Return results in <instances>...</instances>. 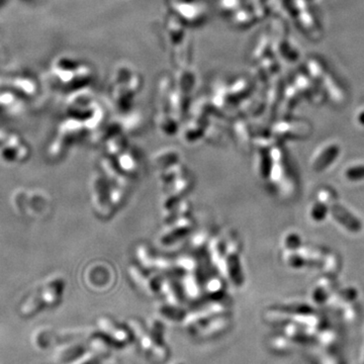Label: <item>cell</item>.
<instances>
[{
  "instance_id": "obj_2",
  "label": "cell",
  "mask_w": 364,
  "mask_h": 364,
  "mask_svg": "<svg viewBox=\"0 0 364 364\" xmlns=\"http://www.w3.org/2000/svg\"><path fill=\"white\" fill-rule=\"evenodd\" d=\"M186 25L172 12L166 17L165 20V33L167 42L174 49L178 47L186 39L185 32Z\"/></svg>"
},
{
  "instance_id": "obj_6",
  "label": "cell",
  "mask_w": 364,
  "mask_h": 364,
  "mask_svg": "<svg viewBox=\"0 0 364 364\" xmlns=\"http://www.w3.org/2000/svg\"><path fill=\"white\" fill-rule=\"evenodd\" d=\"M252 90V82L246 78L241 77L236 79L230 86H227V91L230 99H243L249 95Z\"/></svg>"
},
{
  "instance_id": "obj_16",
  "label": "cell",
  "mask_w": 364,
  "mask_h": 364,
  "mask_svg": "<svg viewBox=\"0 0 364 364\" xmlns=\"http://www.w3.org/2000/svg\"><path fill=\"white\" fill-rule=\"evenodd\" d=\"M358 122H359L362 126H364V112L360 113V115L358 116Z\"/></svg>"
},
{
  "instance_id": "obj_10",
  "label": "cell",
  "mask_w": 364,
  "mask_h": 364,
  "mask_svg": "<svg viewBox=\"0 0 364 364\" xmlns=\"http://www.w3.org/2000/svg\"><path fill=\"white\" fill-rule=\"evenodd\" d=\"M244 0H220L219 8L221 12L227 16H231L234 12L244 6Z\"/></svg>"
},
{
  "instance_id": "obj_5",
  "label": "cell",
  "mask_w": 364,
  "mask_h": 364,
  "mask_svg": "<svg viewBox=\"0 0 364 364\" xmlns=\"http://www.w3.org/2000/svg\"><path fill=\"white\" fill-rule=\"evenodd\" d=\"M174 80V86L182 92L188 94L194 86L195 75L190 66L178 67Z\"/></svg>"
},
{
  "instance_id": "obj_18",
  "label": "cell",
  "mask_w": 364,
  "mask_h": 364,
  "mask_svg": "<svg viewBox=\"0 0 364 364\" xmlns=\"http://www.w3.org/2000/svg\"><path fill=\"white\" fill-rule=\"evenodd\" d=\"M305 1H307V2H311V1H313V0H305Z\"/></svg>"
},
{
  "instance_id": "obj_12",
  "label": "cell",
  "mask_w": 364,
  "mask_h": 364,
  "mask_svg": "<svg viewBox=\"0 0 364 364\" xmlns=\"http://www.w3.org/2000/svg\"><path fill=\"white\" fill-rule=\"evenodd\" d=\"M345 176L348 180L359 181L364 179V165H357L350 167L346 170Z\"/></svg>"
},
{
  "instance_id": "obj_13",
  "label": "cell",
  "mask_w": 364,
  "mask_h": 364,
  "mask_svg": "<svg viewBox=\"0 0 364 364\" xmlns=\"http://www.w3.org/2000/svg\"><path fill=\"white\" fill-rule=\"evenodd\" d=\"M309 70L311 72V75L316 79L318 82H321L324 78V68L322 67V64L318 61L311 60L309 63Z\"/></svg>"
},
{
  "instance_id": "obj_9",
  "label": "cell",
  "mask_w": 364,
  "mask_h": 364,
  "mask_svg": "<svg viewBox=\"0 0 364 364\" xmlns=\"http://www.w3.org/2000/svg\"><path fill=\"white\" fill-rule=\"evenodd\" d=\"M276 51L283 59L288 62H295L299 59L298 51L292 46L283 33L276 41Z\"/></svg>"
},
{
  "instance_id": "obj_17",
  "label": "cell",
  "mask_w": 364,
  "mask_h": 364,
  "mask_svg": "<svg viewBox=\"0 0 364 364\" xmlns=\"http://www.w3.org/2000/svg\"><path fill=\"white\" fill-rule=\"evenodd\" d=\"M172 1H176V2H187V1H194V0H172Z\"/></svg>"
},
{
  "instance_id": "obj_8",
  "label": "cell",
  "mask_w": 364,
  "mask_h": 364,
  "mask_svg": "<svg viewBox=\"0 0 364 364\" xmlns=\"http://www.w3.org/2000/svg\"><path fill=\"white\" fill-rule=\"evenodd\" d=\"M272 42L271 39L267 34H263L260 39H258L254 50L251 54L252 63H258L260 60H262L265 56L270 54L272 52Z\"/></svg>"
},
{
  "instance_id": "obj_11",
  "label": "cell",
  "mask_w": 364,
  "mask_h": 364,
  "mask_svg": "<svg viewBox=\"0 0 364 364\" xmlns=\"http://www.w3.org/2000/svg\"><path fill=\"white\" fill-rule=\"evenodd\" d=\"M269 1L270 0H254V4L252 6L258 18V21L266 18L269 15Z\"/></svg>"
},
{
  "instance_id": "obj_3",
  "label": "cell",
  "mask_w": 364,
  "mask_h": 364,
  "mask_svg": "<svg viewBox=\"0 0 364 364\" xmlns=\"http://www.w3.org/2000/svg\"><path fill=\"white\" fill-rule=\"evenodd\" d=\"M333 217L352 233H358L362 229L361 222L340 204L334 203L329 208Z\"/></svg>"
},
{
  "instance_id": "obj_15",
  "label": "cell",
  "mask_w": 364,
  "mask_h": 364,
  "mask_svg": "<svg viewBox=\"0 0 364 364\" xmlns=\"http://www.w3.org/2000/svg\"><path fill=\"white\" fill-rule=\"evenodd\" d=\"M328 212V208L325 204L322 203H318L314 206L313 210H312V215L314 217V220L316 221H322L325 219L326 214Z\"/></svg>"
},
{
  "instance_id": "obj_19",
  "label": "cell",
  "mask_w": 364,
  "mask_h": 364,
  "mask_svg": "<svg viewBox=\"0 0 364 364\" xmlns=\"http://www.w3.org/2000/svg\"><path fill=\"white\" fill-rule=\"evenodd\" d=\"M179 364H183V363H179Z\"/></svg>"
},
{
  "instance_id": "obj_14",
  "label": "cell",
  "mask_w": 364,
  "mask_h": 364,
  "mask_svg": "<svg viewBox=\"0 0 364 364\" xmlns=\"http://www.w3.org/2000/svg\"><path fill=\"white\" fill-rule=\"evenodd\" d=\"M282 5L284 6V9L290 15V17L298 20L300 15V7L297 0H282Z\"/></svg>"
},
{
  "instance_id": "obj_1",
  "label": "cell",
  "mask_w": 364,
  "mask_h": 364,
  "mask_svg": "<svg viewBox=\"0 0 364 364\" xmlns=\"http://www.w3.org/2000/svg\"><path fill=\"white\" fill-rule=\"evenodd\" d=\"M171 12L175 14L187 26L197 27L203 25L207 19L205 6L197 0L187 2H171Z\"/></svg>"
},
{
  "instance_id": "obj_7",
  "label": "cell",
  "mask_w": 364,
  "mask_h": 364,
  "mask_svg": "<svg viewBox=\"0 0 364 364\" xmlns=\"http://www.w3.org/2000/svg\"><path fill=\"white\" fill-rule=\"evenodd\" d=\"M340 152V148L337 145H331L328 148H326L321 155L316 159L313 169L316 172H321L325 170L327 167H329L338 157Z\"/></svg>"
},
{
  "instance_id": "obj_4",
  "label": "cell",
  "mask_w": 364,
  "mask_h": 364,
  "mask_svg": "<svg viewBox=\"0 0 364 364\" xmlns=\"http://www.w3.org/2000/svg\"><path fill=\"white\" fill-rule=\"evenodd\" d=\"M230 17L234 26L240 29L249 28L258 21L253 6L249 7L247 5L242 6L240 9L234 12Z\"/></svg>"
}]
</instances>
